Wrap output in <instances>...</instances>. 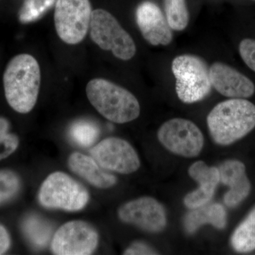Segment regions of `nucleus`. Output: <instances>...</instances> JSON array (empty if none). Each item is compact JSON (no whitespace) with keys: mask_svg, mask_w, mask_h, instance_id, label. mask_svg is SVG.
Instances as JSON below:
<instances>
[{"mask_svg":"<svg viewBox=\"0 0 255 255\" xmlns=\"http://www.w3.org/2000/svg\"><path fill=\"white\" fill-rule=\"evenodd\" d=\"M3 83L10 107L18 113L31 112L41 85V70L36 58L26 53L14 57L5 69Z\"/></svg>","mask_w":255,"mask_h":255,"instance_id":"nucleus-1","label":"nucleus"},{"mask_svg":"<svg viewBox=\"0 0 255 255\" xmlns=\"http://www.w3.org/2000/svg\"><path fill=\"white\" fill-rule=\"evenodd\" d=\"M207 125L216 143L231 145L255 128V105L246 99L223 101L210 112Z\"/></svg>","mask_w":255,"mask_h":255,"instance_id":"nucleus-2","label":"nucleus"},{"mask_svg":"<svg viewBox=\"0 0 255 255\" xmlns=\"http://www.w3.org/2000/svg\"><path fill=\"white\" fill-rule=\"evenodd\" d=\"M87 98L96 110L116 124H126L139 117L140 107L131 92L102 78L90 80L86 87Z\"/></svg>","mask_w":255,"mask_h":255,"instance_id":"nucleus-3","label":"nucleus"},{"mask_svg":"<svg viewBox=\"0 0 255 255\" xmlns=\"http://www.w3.org/2000/svg\"><path fill=\"white\" fill-rule=\"evenodd\" d=\"M172 71L176 79L178 98L185 104L204 100L211 90L209 69L206 62L194 55L176 57L172 63Z\"/></svg>","mask_w":255,"mask_h":255,"instance_id":"nucleus-4","label":"nucleus"},{"mask_svg":"<svg viewBox=\"0 0 255 255\" xmlns=\"http://www.w3.org/2000/svg\"><path fill=\"white\" fill-rule=\"evenodd\" d=\"M89 200L87 189L65 172L50 174L38 191V201L47 209L79 211L87 206Z\"/></svg>","mask_w":255,"mask_h":255,"instance_id":"nucleus-5","label":"nucleus"},{"mask_svg":"<svg viewBox=\"0 0 255 255\" xmlns=\"http://www.w3.org/2000/svg\"><path fill=\"white\" fill-rule=\"evenodd\" d=\"M89 30L94 43L102 49L112 51L116 58L128 60L135 55L136 46L132 37L109 11H92Z\"/></svg>","mask_w":255,"mask_h":255,"instance_id":"nucleus-6","label":"nucleus"},{"mask_svg":"<svg viewBox=\"0 0 255 255\" xmlns=\"http://www.w3.org/2000/svg\"><path fill=\"white\" fill-rule=\"evenodd\" d=\"M92 13L90 0H58L54 22L60 39L70 45L83 41L90 29Z\"/></svg>","mask_w":255,"mask_h":255,"instance_id":"nucleus-7","label":"nucleus"},{"mask_svg":"<svg viewBox=\"0 0 255 255\" xmlns=\"http://www.w3.org/2000/svg\"><path fill=\"white\" fill-rule=\"evenodd\" d=\"M157 138L167 150L187 158L199 155L204 145L200 128L191 121L181 118L164 122L157 131Z\"/></svg>","mask_w":255,"mask_h":255,"instance_id":"nucleus-8","label":"nucleus"},{"mask_svg":"<svg viewBox=\"0 0 255 255\" xmlns=\"http://www.w3.org/2000/svg\"><path fill=\"white\" fill-rule=\"evenodd\" d=\"M99 236L85 221H70L60 226L53 235L51 251L57 255H88L97 249Z\"/></svg>","mask_w":255,"mask_h":255,"instance_id":"nucleus-9","label":"nucleus"},{"mask_svg":"<svg viewBox=\"0 0 255 255\" xmlns=\"http://www.w3.org/2000/svg\"><path fill=\"white\" fill-rule=\"evenodd\" d=\"M90 154L104 169L117 173H133L140 167L136 151L127 140L119 137L102 140L92 147Z\"/></svg>","mask_w":255,"mask_h":255,"instance_id":"nucleus-10","label":"nucleus"},{"mask_svg":"<svg viewBox=\"0 0 255 255\" xmlns=\"http://www.w3.org/2000/svg\"><path fill=\"white\" fill-rule=\"evenodd\" d=\"M118 216L122 222L134 225L149 233L161 232L167 225V215L163 206L149 196L126 203L119 209Z\"/></svg>","mask_w":255,"mask_h":255,"instance_id":"nucleus-11","label":"nucleus"},{"mask_svg":"<svg viewBox=\"0 0 255 255\" xmlns=\"http://www.w3.org/2000/svg\"><path fill=\"white\" fill-rule=\"evenodd\" d=\"M211 85L224 97L246 99L255 92V85L248 77L223 63H215L209 69Z\"/></svg>","mask_w":255,"mask_h":255,"instance_id":"nucleus-12","label":"nucleus"},{"mask_svg":"<svg viewBox=\"0 0 255 255\" xmlns=\"http://www.w3.org/2000/svg\"><path fill=\"white\" fill-rule=\"evenodd\" d=\"M135 18L142 36L150 44L167 46L171 43L172 30L162 11L155 3L145 1L139 5Z\"/></svg>","mask_w":255,"mask_h":255,"instance_id":"nucleus-13","label":"nucleus"},{"mask_svg":"<svg viewBox=\"0 0 255 255\" xmlns=\"http://www.w3.org/2000/svg\"><path fill=\"white\" fill-rule=\"evenodd\" d=\"M188 173L199 184V187L184 197V204L189 209H195L208 204L214 195L220 182L219 168L209 167L203 161H197L190 166Z\"/></svg>","mask_w":255,"mask_h":255,"instance_id":"nucleus-14","label":"nucleus"},{"mask_svg":"<svg viewBox=\"0 0 255 255\" xmlns=\"http://www.w3.org/2000/svg\"><path fill=\"white\" fill-rule=\"evenodd\" d=\"M220 182L230 188L224 196L228 207H235L248 197L251 184L246 175V166L239 160L228 159L219 167Z\"/></svg>","mask_w":255,"mask_h":255,"instance_id":"nucleus-15","label":"nucleus"},{"mask_svg":"<svg viewBox=\"0 0 255 255\" xmlns=\"http://www.w3.org/2000/svg\"><path fill=\"white\" fill-rule=\"evenodd\" d=\"M69 167L80 177L83 178L94 187L109 189L117 182V177L108 173L94 157L75 152L69 157Z\"/></svg>","mask_w":255,"mask_h":255,"instance_id":"nucleus-16","label":"nucleus"},{"mask_svg":"<svg viewBox=\"0 0 255 255\" xmlns=\"http://www.w3.org/2000/svg\"><path fill=\"white\" fill-rule=\"evenodd\" d=\"M212 225L218 229H223L227 223L226 209L218 203L208 204L192 209L184 219V228L189 234L197 231L201 226L206 224Z\"/></svg>","mask_w":255,"mask_h":255,"instance_id":"nucleus-17","label":"nucleus"},{"mask_svg":"<svg viewBox=\"0 0 255 255\" xmlns=\"http://www.w3.org/2000/svg\"><path fill=\"white\" fill-rule=\"evenodd\" d=\"M21 228L28 241L38 249L46 247L53 238V226L39 215H28L23 220Z\"/></svg>","mask_w":255,"mask_h":255,"instance_id":"nucleus-18","label":"nucleus"},{"mask_svg":"<svg viewBox=\"0 0 255 255\" xmlns=\"http://www.w3.org/2000/svg\"><path fill=\"white\" fill-rule=\"evenodd\" d=\"M233 249L238 253H246L255 250V207L240 223L231 237Z\"/></svg>","mask_w":255,"mask_h":255,"instance_id":"nucleus-19","label":"nucleus"},{"mask_svg":"<svg viewBox=\"0 0 255 255\" xmlns=\"http://www.w3.org/2000/svg\"><path fill=\"white\" fill-rule=\"evenodd\" d=\"M70 136L75 143L82 147L93 145L100 135V128L97 124L87 120L74 122L69 130Z\"/></svg>","mask_w":255,"mask_h":255,"instance_id":"nucleus-20","label":"nucleus"},{"mask_svg":"<svg viewBox=\"0 0 255 255\" xmlns=\"http://www.w3.org/2000/svg\"><path fill=\"white\" fill-rule=\"evenodd\" d=\"M166 19L171 29L182 31L189 23L185 0H164Z\"/></svg>","mask_w":255,"mask_h":255,"instance_id":"nucleus-21","label":"nucleus"},{"mask_svg":"<svg viewBox=\"0 0 255 255\" xmlns=\"http://www.w3.org/2000/svg\"><path fill=\"white\" fill-rule=\"evenodd\" d=\"M57 1L58 0H23L18 12L19 21L23 23L36 21L52 9Z\"/></svg>","mask_w":255,"mask_h":255,"instance_id":"nucleus-22","label":"nucleus"},{"mask_svg":"<svg viewBox=\"0 0 255 255\" xmlns=\"http://www.w3.org/2000/svg\"><path fill=\"white\" fill-rule=\"evenodd\" d=\"M21 187L17 174L9 169L0 170V205L14 198Z\"/></svg>","mask_w":255,"mask_h":255,"instance_id":"nucleus-23","label":"nucleus"},{"mask_svg":"<svg viewBox=\"0 0 255 255\" xmlns=\"http://www.w3.org/2000/svg\"><path fill=\"white\" fill-rule=\"evenodd\" d=\"M9 124L6 119L0 118V160L11 155L19 143L18 137L9 132Z\"/></svg>","mask_w":255,"mask_h":255,"instance_id":"nucleus-24","label":"nucleus"},{"mask_svg":"<svg viewBox=\"0 0 255 255\" xmlns=\"http://www.w3.org/2000/svg\"><path fill=\"white\" fill-rule=\"evenodd\" d=\"M239 53L247 66L255 73V40L243 39L239 44Z\"/></svg>","mask_w":255,"mask_h":255,"instance_id":"nucleus-25","label":"nucleus"},{"mask_svg":"<svg viewBox=\"0 0 255 255\" xmlns=\"http://www.w3.org/2000/svg\"><path fill=\"white\" fill-rule=\"evenodd\" d=\"M124 255H157L152 248L147 246L145 243H141V242H136V243H132L131 246L129 247L126 250L124 253Z\"/></svg>","mask_w":255,"mask_h":255,"instance_id":"nucleus-26","label":"nucleus"},{"mask_svg":"<svg viewBox=\"0 0 255 255\" xmlns=\"http://www.w3.org/2000/svg\"><path fill=\"white\" fill-rule=\"evenodd\" d=\"M10 243L9 233L6 228L0 224V255L4 254L9 250Z\"/></svg>","mask_w":255,"mask_h":255,"instance_id":"nucleus-27","label":"nucleus"}]
</instances>
